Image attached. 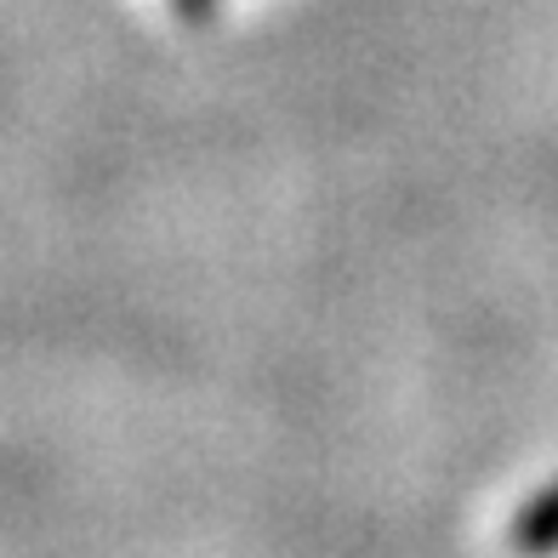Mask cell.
I'll list each match as a JSON object with an SVG mask.
<instances>
[{
	"label": "cell",
	"mask_w": 558,
	"mask_h": 558,
	"mask_svg": "<svg viewBox=\"0 0 558 558\" xmlns=\"http://www.w3.org/2000/svg\"><path fill=\"white\" fill-rule=\"evenodd\" d=\"M513 553L519 558H558V485L524 501V513L513 519Z\"/></svg>",
	"instance_id": "obj_1"
},
{
	"label": "cell",
	"mask_w": 558,
	"mask_h": 558,
	"mask_svg": "<svg viewBox=\"0 0 558 558\" xmlns=\"http://www.w3.org/2000/svg\"><path fill=\"white\" fill-rule=\"evenodd\" d=\"M171 12L183 17V23H206L217 12V0H171Z\"/></svg>",
	"instance_id": "obj_2"
}]
</instances>
